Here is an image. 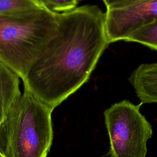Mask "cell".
<instances>
[{
	"label": "cell",
	"mask_w": 157,
	"mask_h": 157,
	"mask_svg": "<svg viewBox=\"0 0 157 157\" xmlns=\"http://www.w3.org/2000/svg\"><path fill=\"white\" fill-rule=\"evenodd\" d=\"M142 104L124 99L104 110L110 157H146L147 141L152 137L153 129L140 112Z\"/></svg>",
	"instance_id": "277c9868"
},
{
	"label": "cell",
	"mask_w": 157,
	"mask_h": 157,
	"mask_svg": "<svg viewBox=\"0 0 157 157\" xmlns=\"http://www.w3.org/2000/svg\"><path fill=\"white\" fill-rule=\"evenodd\" d=\"M20 78L0 61V88L8 93L20 97Z\"/></svg>",
	"instance_id": "9c48e42d"
},
{
	"label": "cell",
	"mask_w": 157,
	"mask_h": 157,
	"mask_svg": "<svg viewBox=\"0 0 157 157\" xmlns=\"http://www.w3.org/2000/svg\"><path fill=\"white\" fill-rule=\"evenodd\" d=\"M42 6L56 13L72 10L81 0H37Z\"/></svg>",
	"instance_id": "8fae6325"
},
{
	"label": "cell",
	"mask_w": 157,
	"mask_h": 157,
	"mask_svg": "<svg viewBox=\"0 0 157 157\" xmlns=\"http://www.w3.org/2000/svg\"><path fill=\"white\" fill-rule=\"evenodd\" d=\"M53 110L24 89L5 124L6 156L47 157L53 138Z\"/></svg>",
	"instance_id": "3957f363"
},
{
	"label": "cell",
	"mask_w": 157,
	"mask_h": 157,
	"mask_svg": "<svg viewBox=\"0 0 157 157\" xmlns=\"http://www.w3.org/2000/svg\"><path fill=\"white\" fill-rule=\"evenodd\" d=\"M102 1L104 2L105 6H106V8H108L113 4H115L117 3H118L126 0H102Z\"/></svg>",
	"instance_id": "4fadbf2b"
},
{
	"label": "cell",
	"mask_w": 157,
	"mask_h": 157,
	"mask_svg": "<svg viewBox=\"0 0 157 157\" xmlns=\"http://www.w3.org/2000/svg\"><path fill=\"white\" fill-rule=\"evenodd\" d=\"M125 41L141 44L157 50V19L131 34Z\"/></svg>",
	"instance_id": "ba28073f"
},
{
	"label": "cell",
	"mask_w": 157,
	"mask_h": 157,
	"mask_svg": "<svg viewBox=\"0 0 157 157\" xmlns=\"http://www.w3.org/2000/svg\"><path fill=\"white\" fill-rule=\"evenodd\" d=\"M106 9L105 25L110 43L125 40L157 19V0H126Z\"/></svg>",
	"instance_id": "5b68a950"
},
{
	"label": "cell",
	"mask_w": 157,
	"mask_h": 157,
	"mask_svg": "<svg viewBox=\"0 0 157 157\" xmlns=\"http://www.w3.org/2000/svg\"><path fill=\"white\" fill-rule=\"evenodd\" d=\"M128 80L142 104L157 103V63L139 65Z\"/></svg>",
	"instance_id": "8992f818"
},
{
	"label": "cell",
	"mask_w": 157,
	"mask_h": 157,
	"mask_svg": "<svg viewBox=\"0 0 157 157\" xmlns=\"http://www.w3.org/2000/svg\"><path fill=\"white\" fill-rule=\"evenodd\" d=\"M20 98L0 88V130L4 133V126L9 113Z\"/></svg>",
	"instance_id": "30bf717a"
},
{
	"label": "cell",
	"mask_w": 157,
	"mask_h": 157,
	"mask_svg": "<svg viewBox=\"0 0 157 157\" xmlns=\"http://www.w3.org/2000/svg\"><path fill=\"white\" fill-rule=\"evenodd\" d=\"M109 44L98 6L59 13L56 33L23 80L24 89L54 110L89 80Z\"/></svg>",
	"instance_id": "6da1fadb"
},
{
	"label": "cell",
	"mask_w": 157,
	"mask_h": 157,
	"mask_svg": "<svg viewBox=\"0 0 157 157\" xmlns=\"http://www.w3.org/2000/svg\"><path fill=\"white\" fill-rule=\"evenodd\" d=\"M58 14L41 7L0 16V61L22 81L55 35Z\"/></svg>",
	"instance_id": "7a4b0ae2"
},
{
	"label": "cell",
	"mask_w": 157,
	"mask_h": 157,
	"mask_svg": "<svg viewBox=\"0 0 157 157\" xmlns=\"http://www.w3.org/2000/svg\"><path fill=\"white\" fill-rule=\"evenodd\" d=\"M41 7L37 0H0V16L24 13Z\"/></svg>",
	"instance_id": "52a82bcc"
},
{
	"label": "cell",
	"mask_w": 157,
	"mask_h": 157,
	"mask_svg": "<svg viewBox=\"0 0 157 157\" xmlns=\"http://www.w3.org/2000/svg\"><path fill=\"white\" fill-rule=\"evenodd\" d=\"M6 136L5 133L0 130V151L3 153L6 152Z\"/></svg>",
	"instance_id": "7c38bea8"
},
{
	"label": "cell",
	"mask_w": 157,
	"mask_h": 157,
	"mask_svg": "<svg viewBox=\"0 0 157 157\" xmlns=\"http://www.w3.org/2000/svg\"><path fill=\"white\" fill-rule=\"evenodd\" d=\"M0 157H7V156L4 153H3L1 151H0Z\"/></svg>",
	"instance_id": "5bb4252c"
}]
</instances>
